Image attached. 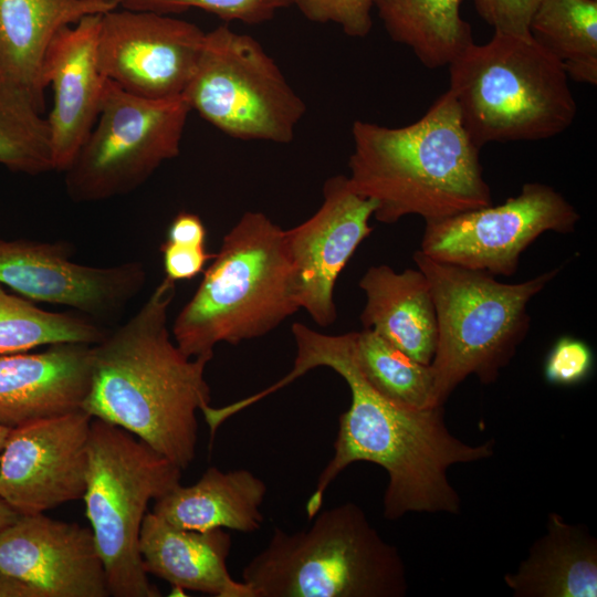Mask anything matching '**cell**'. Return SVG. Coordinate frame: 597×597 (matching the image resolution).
I'll use <instances>...</instances> for the list:
<instances>
[{
	"mask_svg": "<svg viewBox=\"0 0 597 597\" xmlns=\"http://www.w3.org/2000/svg\"><path fill=\"white\" fill-rule=\"evenodd\" d=\"M206 32L168 14L115 10L101 15L97 60L102 74L124 91L161 100L185 92Z\"/></svg>",
	"mask_w": 597,
	"mask_h": 597,
	"instance_id": "cell-12",
	"label": "cell"
},
{
	"mask_svg": "<svg viewBox=\"0 0 597 597\" xmlns=\"http://www.w3.org/2000/svg\"><path fill=\"white\" fill-rule=\"evenodd\" d=\"M182 96L191 111L232 138L287 144L306 105L275 61L227 24L206 32Z\"/></svg>",
	"mask_w": 597,
	"mask_h": 597,
	"instance_id": "cell-9",
	"label": "cell"
},
{
	"mask_svg": "<svg viewBox=\"0 0 597 597\" xmlns=\"http://www.w3.org/2000/svg\"><path fill=\"white\" fill-rule=\"evenodd\" d=\"M231 536L223 528L182 530L147 512L139 534V553L147 574L177 589L217 597H254L243 582L234 580L227 566Z\"/></svg>",
	"mask_w": 597,
	"mask_h": 597,
	"instance_id": "cell-20",
	"label": "cell"
},
{
	"mask_svg": "<svg viewBox=\"0 0 597 597\" xmlns=\"http://www.w3.org/2000/svg\"><path fill=\"white\" fill-rule=\"evenodd\" d=\"M92 346L62 343L36 354L0 357V423L14 428L81 409L87 394Z\"/></svg>",
	"mask_w": 597,
	"mask_h": 597,
	"instance_id": "cell-19",
	"label": "cell"
},
{
	"mask_svg": "<svg viewBox=\"0 0 597 597\" xmlns=\"http://www.w3.org/2000/svg\"><path fill=\"white\" fill-rule=\"evenodd\" d=\"M92 419L77 409L11 428L0 452V498L20 515L82 499Z\"/></svg>",
	"mask_w": 597,
	"mask_h": 597,
	"instance_id": "cell-13",
	"label": "cell"
},
{
	"mask_svg": "<svg viewBox=\"0 0 597 597\" xmlns=\"http://www.w3.org/2000/svg\"><path fill=\"white\" fill-rule=\"evenodd\" d=\"M176 282L164 277L122 326L92 346L81 409L121 427L186 470L196 457L197 411L210 405L205 370L213 355L186 356L170 338Z\"/></svg>",
	"mask_w": 597,
	"mask_h": 597,
	"instance_id": "cell-2",
	"label": "cell"
},
{
	"mask_svg": "<svg viewBox=\"0 0 597 597\" xmlns=\"http://www.w3.org/2000/svg\"><path fill=\"white\" fill-rule=\"evenodd\" d=\"M292 333L296 356L290 373L271 387L250 397L255 402L317 367L337 373L348 385L350 405L339 416L334 454L322 470L306 502L312 520L322 509L329 484L349 464L371 462L388 475L384 516L395 521L407 513L461 512V499L448 478L458 463L488 460L493 439L469 444L448 429L443 406L412 409L380 395L363 376L353 352V332L327 335L302 323Z\"/></svg>",
	"mask_w": 597,
	"mask_h": 597,
	"instance_id": "cell-1",
	"label": "cell"
},
{
	"mask_svg": "<svg viewBox=\"0 0 597 597\" xmlns=\"http://www.w3.org/2000/svg\"><path fill=\"white\" fill-rule=\"evenodd\" d=\"M0 570L41 597H106L107 578L91 528L43 513L0 532Z\"/></svg>",
	"mask_w": 597,
	"mask_h": 597,
	"instance_id": "cell-16",
	"label": "cell"
},
{
	"mask_svg": "<svg viewBox=\"0 0 597 597\" xmlns=\"http://www.w3.org/2000/svg\"><path fill=\"white\" fill-rule=\"evenodd\" d=\"M295 533L275 528L242 570L254 597H404L406 566L353 502L318 511Z\"/></svg>",
	"mask_w": 597,
	"mask_h": 597,
	"instance_id": "cell-5",
	"label": "cell"
},
{
	"mask_svg": "<svg viewBox=\"0 0 597 597\" xmlns=\"http://www.w3.org/2000/svg\"><path fill=\"white\" fill-rule=\"evenodd\" d=\"M266 484L245 469L223 472L211 467L191 485L178 484L155 500L153 513L191 531L229 528L253 533L263 523Z\"/></svg>",
	"mask_w": 597,
	"mask_h": 597,
	"instance_id": "cell-22",
	"label": "cell"
},
{
	"mask_svg": "<svg viewBox=\"0 0 597 597\" xmlns=\"http://www.w3.org/2000/svg\"><path fill=\"white\" fill-rule=\"evenodd\" d=\"M376 205L360 196L345 175L328 178L318 210L285 230L294 266L300 307L322 327L337 318L336 281L358 245L371 233Z\"/></svg>",
	"mask_w": 597,
	"mask_h": 597,
	"instance_id": "cell-15",
	"label": "cell"
},
{
	"mask_svg": "<svg viewBox=\"0 0 597 597\" xmlns=\"http://www.w3.org/2000/svg\"><path fill=\"white\" fill-rule=\"evenodd\" d=\"M11 431V428L10 427H7L2 423H0V452L2 451L4 444H6V441L8 439V436Z\"/></svg>",
	"mask_w": 597,
	"mask_h": 597,
	"instance_id": "cell-37",
	"label": "cell"
},
{
	"mask_svg": "<svg viewBox=\"0 0 597 597\" xmlns=\"http://www.w3.org/2000/svg\"><path fill=\"white\" fill-rule=\"evenodd\" d=\"M0 165L28 175L55 170L48 121L30 106L2 98Z\"/></svg>",
	"mask_w": 597,
	"mask_h": 597,
	"instance_id": "cell-28",
	"label": "cell"
},
{
	"mask_svg": "<svg viewBox=\"0 0 597 597\" xmlns=\"http://www.w3.org/2000/svg\"><path fill=\"white\" fill-rule=\"evenodd\" d=\"M478 14L494 32L527 35L541 0H473Z\"/></svg>",
	"mask_w": 597,
	"mask_h": 597,
	"instance_id": "cell-32",
	"label": "cell"
},
{
	"mask_svg": "<svg viewBox=\"0 0 597 597\" xmlns=\"http://www.w3.org/2000/svg\"><path fill=\"white\" fill-rule=\"evenodd\" d=\"M358 284L366 296L363 328L374 331L417 362L431 364L438 322L426 275L418 268L397 272L379 264L368 268Z\"/></svg>",
	"mask_w": 597,
	"mask_h": 597,
	"instance_id": "cell-21",
	"label": "cell"
},
{
	"mask_svg": "<svg viewBox=\"0 0 597 597\" xmlns=\"http://www.w3.org/2000/svg\"><path fill=\"white\" fill-rule=\"evenodd\" d=\"M412 259L429 282L436 306L438 344L430 366L434 402L443 406L469 376L484 385L498 380L530 331L528 303L559 268L503 283L486 272L433 260L420 250Z\"/></svg>",
	"mask_w": 597,
	"mask_h": 597,
	"instance_id": "cell-7",
	"label": "cell"
},
{
	"mask_svg": "<svg viewBox=\"0 0 597 597\" xmlns=\"http://www.w3.org/2000/svg\"><path fill=\"white\" fill-rule=\"evenodd\" d=\"M139 262L91 266L71 260L61 242L0 239V283L21 296L75 308L90 318L118 313L142 290Z\"/></svg>",
	"mask_w": 597,
	"mask_h": 597,
	"instance_id": "cell-14",
	"label": "cell"
},
{
	"mask_svg": "<svg viewBox=\"0 0 597 597\" xmlns=\"http://www.w3.org/2000/svg\"><path fill=\"white\" fill-rule=\"evenodd\" d=\"M207 230L199 216L181 211L171 221L167 239L171 242L206 245Z\"/></svg>",
	"mask_w": 597,
	"mask_h": 597,
	"instance_id": "cell-34",
	"label": "cell"
},
{
	"mask_svg": "<svg viewBox=\"0 0 597 597\" xmlns=\"http://www.w3.org/2000/svg\"><path fill=\"white\" fill-rule=\"evenodd\" d=\"M310 21L334 23L348 36L364 38L373 28L374 0H293Z\"/></svg>",
	"mask_w": 597,
	"mask_h": 597,
	"instance_id": "cell-30",
	"label": "cell"
},
{
	"mask_svg": "<svg viewBox=\"0 0 597 597\" xmlns=\"http://www.w3.org/2000/svg\"><path fill=\"white\" fill-rule=\"evenodd\" d=\"M106 333L85 315L39 308L30 300L8 293L0 283V354L62 343L94 345Z\"/></svg>",
	"mask_w": 597,
	"mask_h": 597,
	"instance_id": "cell-27",
	"label": "cell"
},
{
	"mask_svg": "<svg viewBox=\"0 0 597 597\" xmlns=\"http://www.w3.org/2000/svg\"><path fill=\"white\" fill-rule=\"evenodd\" d=\"M19 516L20 514L0 498V532L12 524Z\"/></svg>",
	"mask_w": 597,
	"mask_h": 597,
	"instance_id": "cell-36",
	"label": "cell"
},
{
	"mask_svg": "<svg viewBox=\"0 0 597 597\" xmlns=\"http://www.w3.org/2000/svg\"><path fill=\"white\" fill-rule=\"evenodd\" d=\"M528 31L568 78L597 84V0H541Z\"/></svg>",
	"mask_w": 597,
	"mask_h": 597,
	"instance_id": "cell-25",
	"label": "cell"
},
{
	"mask_svg": "<svg viewBox=\"0 0 597 597\" xmlns=\"http://www.w3.org/2000/svg\"><path fill=\"white\" fill-rule=\"evenodd\" d=\"M449 92L478 147L541 140L568 129L576 101L562 64L531 34L494 32L449 65Z\"/></svg>",
	"mask_w": 597,
	"mask_h": 597,
	"instance_id": "cell-6",
	"label": "cell"
},
{
	"mask_svg": "<svg viewBox=\"0 0 597 597\" xmlns=\"http://www.w3.org/2000/svg\"><path fill=\"white\" fill-rule=\"evenodd\" d=\"M208 407H210V406H207L206 408L202 409V415H203V417H205V410H206ZM205 420H206V419H205ZM206 422H207V421H206ZM207 425H208V423H207ZM208 427H209V426H208ZM209 429H210V433H211V434H214V433H216V430H217V429L213 430V429H211L210 427H209Z\"/></svg>",
	"mask_w": 597,
	"mask_h": 597,
	"instance_id": "cell-38",
	"label": "cell"
},
{
	"mask_svg": "<svg viewBox=\"0 0 597 597\" xmlns=\"http://www.w3.org/2000/svg\"><path fill=\"white\" fill-rule=\"evenodd\" d=\"M504 580L514 597H596L597 540L586 525L552 512L545 534Z\"/></svg>",
	"mask_w": 597,
	"mask_h": 597,
	"instance_id": "cell-23",
	"label": "cell"
},
{
	"mask_svg": "<svg viewBox=\"0 0 597 597\" xmlns=\"http://www.w3.org/2000/svg\"><path fill=\"white\" fill-rule=\"evenodd\" d=\"M118 0H0V98L44 109L48 46L64 27L104 14Z\"/></svg>",
	"mask_w": 597,
	"mask_h": 597,
	"instance_id": "cell-18",
	"label": "cell"
},
{
	"mask_svg": "<svg viewBox=\"0 0 597 597\" xmlns=\"http://www.w3.org/2000/svg\"><path fill=\"white\" fill-rule=\"evenodd\" d=\"M101 15H87L62 28L44 56L43 82L53 91L46 121L59 171L67 168L100 114L106 81L97 60Z\"/></svg>",
	"mask_w": 597,
	"mask_h": 597,
	"instance_id": "cell-17",
	"label": "cell"
},
{
	"mask_svg": "<svg viewBox=\"0 0 597 597\" xmlns=\"http://www.w3.org/2000/svg\"><path fill=\"white\" fill-rule=\"evenodd\" d=\"M462 0H374L392 41L407 45L428 69L448 66L473 43Z\"/></svg>",
	"mask_w": 597,
	"mask_h": 597,
	"instance_id": "cell-24",
	"label": "cell"
},
{
	"mask_svg": "<svg viewBox=\"0 0 597 597\" xmlns=\"http://www.w3.org/2000/svg\"><path fill=\"white\" fill-rule=\"evenodd\" d=\"M190 112L182 95L144 98L106 78L98 117L63 171L67 196L95 202L138 188L178 156Z\"/></svg>",
	"mask_w": 597,
	"mask_h": 597,
	"instance_id": "cell-10",
	"label": "cell"
},
{
	"mask_svg": "<svg viewBox=\"0 0 597 597\" xmlns=\"http://www.w3.org/2000/svg\"><path fill=\"white\" fill-rule=\"evenodd\" d=\"M0 597H41L30 585L0 570Z\"/></svg>",
	"mask_w": 597,
	"mask_h": 597,
	"instance_id": "cell-35",
	"label": "cell"
},
{
	"mask_svg": "<svg viewBox=\"0 0 597 597\" xmlns=\"http://www.w3.org/2000/svg\"><path fill=\"white\" fill-rule=\"evenodd\" d=\"M353 352L363 376L387 399L412 409L437 406L430 364L417 362L368 328L353 332Z\"/></svg>",
	"mask_w": 597,
	"mask_h": 597,
	"instance_id": "cell-26",
	"label": "cell"
},
{
	"mask_svg": "<svg viewBox=\"0 0 597 597\" xmlns=\"http://www.w3.org/2000/svg\"><path fill=\"white\" fill-rule=\"evenodd\" d=\"M352 137L349 184L375 202L374 218L381 223L411 214L437 220L492 205L480 147L449 91L412 124L355 121Z\"/></svg>",
	"mask_w": 597,
	"mask_h": 597,
	"instance_id": "cell-3",
	"label": "cell"
},
{
	"mask_svg": "<svg viewBox=\"0 0 597 597\" xmlns=\"http://www.w3.org/2000/svg\"><path fill=\"white\" fill-rule=\"evenodd\" d=\"M166 277L174 282L187 281L205 271L207 263L216 253L207 251L206 245L178 243L166 240L160 247Z\"/></svg>",
	"mask_w": 597,
	"mask_h": 597,
	"instance_id": "cell-33",
	"label": "cell"
},
{
	"mask_svg": "<svg viewBox=\"0 0 597 597\" xmlns=\"http://www.w3.org/2000/svg\"><path fill=\"white\" fill-rule=\"evenodd\" d=\"M593 352L583 341L563 336L552 346L544 364V376L549 384L573 386L591 373Z\"/></svg>",
	"mask_w": 597,
	"mask_h": 597,
	"instance_id": "cell-31",
	"label": "cell"
},
{
	"mask_svg": "<svg viewBox=\"0 0 597 597\" xmlns=\"http://www.w3.org/2000/svg\"><path fill=\"white\" fill-rule=\"evenodd\" d=\"M181 471L133 433L92 419L82 499L109 596H161L144 568L139 534L149 502L180 484Z\"/></svg>",
	"mask_w": 597,
	"mask_h": 597,
	"instance_id": "cell-8",
	"label": "cell"
},
{
	"mask_svg": "<svg viewBox=\"0 0 597 597\" xmlns=\"http://www.w3.org/2000/svg\"><path fill=\"white\" fill-rule=\"evenodd\" d=\"M300 308L285 230L247 211L223 237L172 334L186 356L213 355L217 344L264 336Z\"/></svg>",
	"mask_w": 597,
	"mask_h": 597,
	"instance_id": "cell-4",
	"label": "cell"
},
{
	"mask_svg": "<svg viewBox=\"0 0 597 597\" xmlns=\"http://www.w3.org/2000/svg\"><path fill=\"white\" fill-rule=\"evenodd\" d=\"M575 207L553 187L526 182L520 193L485 206L425 221L420 251L458 266L512 276L522 253L543 233H570L579 221Z\"/></svg>",
	"mask_w": 597,
	"mask_h": 597,
	"instance_id": "cell-11",
	"label": "cell"
},
{
	"mask_svg": "<svg viewBox=\"0 0 597 597\" xmlns=\"http://www.w3.org/2000/svg\"><path fill=\"white\" fill-rule=\"evenodd\" d=\"M119 7L130 10L154 11L169 14L197 8L224 21L260 24L275 13L293 6V0H118Z\"/></svg>",
	"mask_w": 597,
	"mask_h": 597,
	"instance_id": "cell-29",
	"label": "cell"
}]
</instances>
